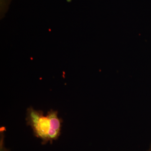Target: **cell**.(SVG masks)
I'll return each mask as SVG.
<instances>
[{
    "instance_id": "obj_2",
    "label": "cell",
    "mask_w": 151,
    "mask_h": 151,
    "mask_svg": "<svg viewBox=\"0 0 151 151\" xmlns=\"http://www.w3.org/2000/svg\"><path fill=\"white\" fill-rule=\"evenodd\" d=\"M3 137L1 138V151H8L6 149L4 145V142H3Z\"/></svg>"
},
{
    "instance_id": "obj_3",
    "label": "cell",
    "mask_w": 151,
    "mask_h": 151,
    "mask_svg": "<svg viewBox=\"0 0 151 151\" xmlns=\"http://www.w3.org/2000/svg\"><path fill=\"white\" fill-rule=\"evenodd\" d=\"M147 151H151V143L150 145V148H149V150Z\"/></svg>"
},
{
    "instance_id": "obj_1",
    "label": "cell",
    "mask_w": 151,
    "mask_h": 151,
    "mask_svg": "<svg viewBox=\"0 0 151 151\" xmlns=\"http://www.w3.org/2000/svg\"><path fill=\"white\" fill-rule=\"evenodd\" d=\"M26 120L34 134L41 140L43 145L52 143L60 136L62 121L57 111L51 109L45 115L43 111L29 107L27 111Z\"/></svg>"
}]
</instances>
